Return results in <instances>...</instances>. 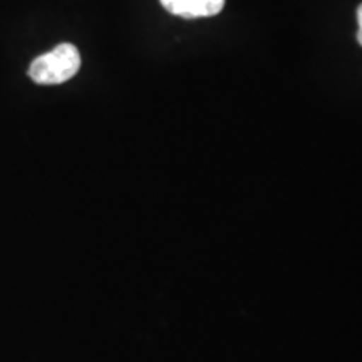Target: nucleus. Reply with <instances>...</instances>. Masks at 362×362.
Instances as JSON below:
<instances>
[{
	"label": "nucleus",
	"mask_w": 362,
	"mask_h": 362,
	"mask_svg": "<svg viewBox=\"0 0 362 362\" xmlns=\"http://www.w3.org/2000/svg\"><path fill=\"white\" fill-rule=\"evenodd\" d=\"M81 69V54L72 44H59L51 52L39 56L29 67L34 83L52 86L62 84L74 78Z\"/></svg>",
	"instance_id": "nucleus-1"
},
{
	"label": "nucleus",
	"mask_w": 362,
	"mask_h": 362,
	"mask_svg": "<svg viewBox=\"0 0 362 362\" xmlns=\"http://www.w3.org/2000/svg\"><path fill=\"white\" fill-rule=\"evenodd\" d=\"M160 2L170 13L183 19L214 17L225 7V0H160Z\"/></svg>",
	"instance_id": "nucleus-2"
},
{
	"label": "nucleus",
	"mask_w": 362,
	"mask_h": 362,
	"mask_svg": "<svg viewBox=\"0 0 362 362\" xmlns=\"http://www.w3.org/2000/svg\"><path fill=\"white\" fill-rule=\"evenodd\" d=\"M357 24H359V30H357V42L362 45V4L357 8Z\"/></svg>",
	"instance_id": "nucleus-3"
}]
</instances>
